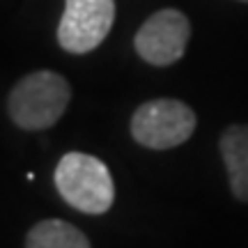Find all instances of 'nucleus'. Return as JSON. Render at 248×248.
Masks as SVG:
<instances>
[{
	"label": "nucleus",
	"mask_w": 248,
	"mask_h": 248,
	"mask_svg": "<svg viewBox=\"0 0 248 248\" xmlns=\"http://www.w3.org/2000/svg\"><path fill=\"white\" fill-rule=\"evenodd\" d=\"M71 101L67 78L48 69H39L21 78L9 92L7 113L23 131H42L53 126Z\"/></svg>",
	"instance_id": "f257e3e1"
},
{
	"label": "nucleus",
	"mask_w": 248,
	"mask_h": 248,
	"mask_svg": "<svg viewBox=\"0 0 248 248\" xmlns=\"http://www.w3.org/2000/svg\"><path fill=\"white\" fill-rule=\"evenodd\" d=\"M53 182L64 202L90 216L106 214L115 202V184L110 170L92 154H64L55 166Z\"/></svg>",
	"instance_id": "f03ea898"
},
{
	"label": "nucleus",
	"mask_w": 248,
	"mask_h": 248,
	"mask_svg": "<svg viewBox=\"0 0 248 248\" xmlns=\"http://www.w3.org/2000/svg\"><path fill=\"white\" fill-rule=\"evenodd\" d=\"M198 126L193 108L179 99H152L131 117L133 140L147 150H172L193 136Z\"/></svg>",
	"instance_id": "7ed1b4c3"
},
{
	"label": "nucleus",
	"mask_w": 248,
	"mask_h": 248,
	"mask_svg": "<svg viewBox=\"0 0 248 248\" xmlns=\"http://www.w3.org/2000/svg\"><path fill=\"white\" fill-rule=\"evenodd\" d=\"M191 21L175 7L154 12L133 37L136 53L152 67H170L186 53Z\"/></svg>",
	"instance_id": "20e7f679"
},
{
	"label": "nucleus",
	"mask_w": 248,
	"mask_h": 248,
	"mask_svg": "<svg viewBox=\"0 0 248 248\" xmlns=\"http://www.w3.org/2000/svg\"><path fill=\"white\" fill-rule=\"evenodd\" d=\"M115 23V0H64L58 42L76 55L94 51Z\"/></svg>",
	"instance_id": "39448f33"
},
{
	"label": "nucleus",
	"mask_w": 248,
	"mask_h": 248,
	"mask_svg": "<svg viewBox=\"0 0 248 248\" xmlns=\"http://www.w3.org/2000/svg\"><path fill=\"white\" fill-rule=\"evenodd\" d=\"M221 156L228 170L232 195L248 202V124H232L221 136Z\"/></svg>",
	"instance_id": "423d86ee"
},
{
	"label": "nucleus",
	"mask_w": 248,
	"mask_h": 248,
	"mask_svg": "<svg viewBox=\"0 0 248 248\" xmlns=\"http://www.w3.org/2000/svg\"><path fill=\"white\" fill-rule=\"evenodd\" d=\"M26 248H92L88 237L60 218L35 223L26 237Z\"/></svg>",
	"instance_id": "0eeeda50"
},
{
	"label": "nucleus",
	"mask_w": 248,
	"mask_h": 248,
	"mask_svg": "<svg viewBox=\"0 0 248 248\" xmlns=\"http://www.w3.org/2000/svg\"><path fill=\"white\" fill-rule=\"evenodd\" d=\"M241 2H248V0H241Z\"/></svg>",
	"instance_id": "6e6552de"
}]
</instances>
